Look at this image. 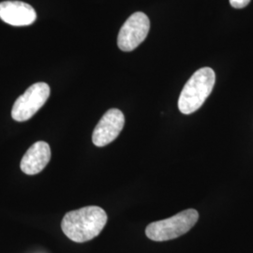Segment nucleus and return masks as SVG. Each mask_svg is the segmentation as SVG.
<instances>
[{
    "label": "nucleus",
    "mask_w": 253,
    "mask_h": 253,
    "mask_svg": "<svg viewBox=\"0 0 253 253\" xmlns=\"http://www.w3.org/2000/svg\"><path fill=\"white\" fill-rule=\"evenodd\" d=\"M251 0H230V4L235 9H243L250 4Z\"/></svg>",
    "instance_id": "9"
},
{
    "label": "nucleus",
    "mask_w": 253,
    "mask_h": 253,
    "mask_svg": "<svg viewBox=\"0 0 253 253\" xmlns=\"http://www.w3.org/2000/svg\"><path fill=\"white\" fill-rule=\"evenodd\" d=\"M216 82L215 72L208 67L192 74L181 91L178 109L184 115L196 112L205 103L213 90Z\"/></svg>",
    "instance_id": "2"
},
{
    "label": "nucleus",
    "mask_w": 253,
    "mask_h": 253,
    "mask_svg": "<svg viewBox=\"0 0 253 253\" xmlns=\"http://www.w3.org/2000/svg\"><path fill=\"white\" fill-rule=\"evenodd\" d=\"M51 89L46 83H36L29 86L14 102L11 118L17 122H25L42 108L50 97Z\"/></svg>",
    "instance_id": "4"
},
{
    "label": "nucleus",
    "mask_w": 253,
    "mask_h": 253,
    "mask_svg": "<svg viewBox=\"0 0 253 253\" xmlns=\"http://www.w3.org/2000/svg\"><path fill=\"white\" fill-rule=\"evenodd\" d=\"M107 219L106 212L100 207H85L68 212L62 219L61 229L72 241L84 243L100 235Z\"/></svg>",
    "instance_id": "1"
},
{
    "label": "nucleus",
    "mask_w": 253,
    "mask_h": 253,
    "mask_svg": "<svg viewBox=\"0 0 253 253\" xmlns=\"http://www.w3.org/2000/svg\"><path fill=\"white\" fill-rule=\"evenodd\" d=\"M198 218L199 214L195 209H187L173 217L150 223L145 229V235L157 242L175 239L188 233Z\"/></svg>",
    "instance_id": "3"
},
{
    "label": "nucleus",
    "mask_w": 253,
    "mask_h": 253,
    "mask_svg": "<svg viewBox=\"0 0 253 253\" xmlns=\"http://www.w3.org/2000/svg\"><path fill=\"white\" fill-rule=\"evenodd\" d=\"M150 21L144 12L138 11L126 19L118 33V45L124 52L133 51L140 45L149 32Z\"/></svg>",
    "instance_id": "5"
},
{
    "label": "nucleus",
    "mask_w": 253,
    "mask_h": 253,
    "mask_svg": "<svg viewBox=\"0 0 253 253\" xmlns=\"http://www.w3.org/2000/svg\"><path fill=\"white\" fill-rule=\"evenodd\" d=\"M125 125V117L118 109L108 110L95 126L92 141L96 146L102 147L115 141Z\"/></svg>",
    "instance_id": "6"
},
{
    "label": "nucleus",
    "mask_w": 253,
    "mask_h": 253,
    "mask_svg": "<svg viewBox=\"0 0 253 253\" xmlns=\"http://www.w3.org/2000/svg\"><path fill=\"white\" fill-rule=\"evenodd\" d=\"M0 19L13 27H26L36 21V10L22 1H4L0 3Z\"/></svg>",
    "instance_id": "7"
},
{
    "label": "nucleus",
    "mask_w": 253,
    "mask_h": 253,
    "mask_svg": "<svg viewBox=\"0 0 253 253\" xmlns=\"http://www.w3.org/2000/svg\"><path fill=\"white\" fill-rule=\"evenodd\" d=\"M50 145L43 141H39L31 145L20 163L22 172L34 175L42 172L51 160Z\"/></svg>",
    "instance_id": "8"
}]
</instances>
